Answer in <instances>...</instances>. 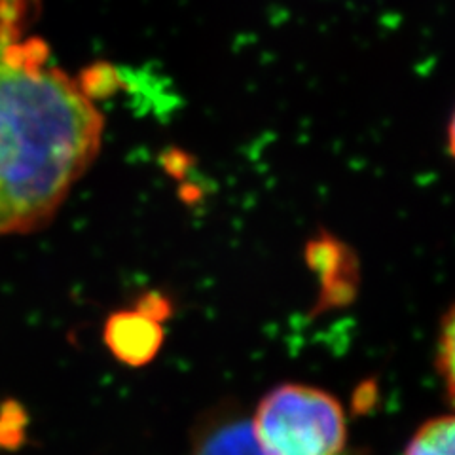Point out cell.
<instances>
[{
    "label": "cell",
    "instance_id": "obj_1",
    "mask_svg": "<svg viewBox=\"0 0 455 455\" xmlns=\"http://www.w3.org/2000/svg\"><path fill=\"white\" fill-rule=\"evenodd\" d=\"M31 0H0V235L31 234L60 211L101 148L90 95L23 35Z\"/></svg>",
    "mask_w": 455,
    "mask_h": 455
},
{
    "label": "cell",
    "instance_id": "obj_2",
    "mask_svg": "<svg viewBox=\"0 0 455 455\" xmlns=\"http://www.w3.org/2000/svg\"><path fill=\"white\" fill-rule=\"evenodd\" d=\"M252 429L269 455H346L347 419L336 396L283 383L256 408Z\"/></svg>",
    "mask_w": 455,
    "mask_h": 455
},
{
    "label": "cell",
    "instance_id": "obj_3",
    "mask_svg": "<svg viewBox=\"0 0 455 455\" xmlns=\"http://www.w3.org/2000/svg\"><path fill=\"white\" fill-rule=\"evenodd\" d=\"M105 344L120 363L127 366H145L164 344L160 319L139 309L118 311L107 319Z\"/></svg>",
    "mask_w": 455,
    "mask_h": 455
},
{
    "label": "cell",
    "instance_id": "obj_4",
    "mask_svg": "<svg viewBox=\"0 0 455 455\" xmlns=\"http://www.w3.org/2000/svg\"><path fill=\"white\" fill-rule=\"evenodd\" d=\"M188 455H269L252 429V419L220 414L199 427Z\"/></svg>",
    "mask_w": 455,
    "mask_h": 455
},
{
    "label": "cell",
    "instance_id": "obj_5",
    "mask_svg": "<svg viewBox=\"0 0 455 455\" xmlns=\"http://www.w3.org/2000/svg\"><path fill=\"white\" fill-rule=\"evenodd\" d=\"M404 455H455L453 416H438L425 421L410 438Z\"/></svg>",
    "mask_w": 455,
    "mask_h": 455
},
{
    "label": "cell",
    "instance_id": "obj_6",
    "mask_svg": "<svg viewBox=\"0 0 455 455\" xmlns=\"http://www.w3.org/2000/svg\"><path fill=\"white\" fill-rule=\"evenodd\" d=\"M440 374H443L448 395H453V311L450 309L443 323V334H440Z\"/></svg>",
    "mask_w": 455,
    "mask_h": 455
}]
</instances>
